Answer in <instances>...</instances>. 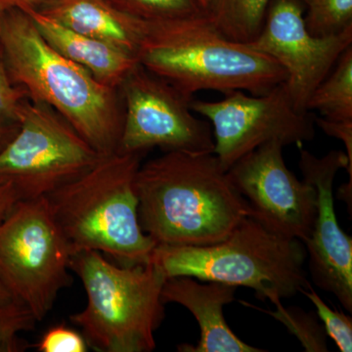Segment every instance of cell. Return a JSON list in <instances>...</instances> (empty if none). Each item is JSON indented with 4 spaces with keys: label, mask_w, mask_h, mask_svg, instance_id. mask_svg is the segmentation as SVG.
<instances>
[{
    "label": "cell",
    "mask_w": 352,
    "mask_h": 352,
    "mask_svg": "<svg viewBox=\"0 0 352 352\" xmlns=\"http://www.w3.org/2000/svg\"><path fill=\"white\" fill-rule=\"evenodd\" d=\"M190 107L212 126L214 154L226 170L271 141L302 148L315 136L314 116L295 107L284 82L261 95L236 90L221 100L193 99Z\"/></svg>",
    "instance_id": "cell-9"
},
{
    "label": "cell",
    "mask_w": 352,
    "mask_h": 352,
    "mask_svg": "<svg viewBox=\"0 0 352 352\" xmlns=\"http://www.w3.org/2000/svg\"><path fill=\"white\" fill-rule=\"evenodd\" d=\"M310 111H318L328 120H352V45L315 89L307 104Z\"/></svg>",
    "instance_id": "cell-18"
},
{
    "label": "cell",
    "mask_w": 352,
    "mask_h": 352,
    "mask_svg": "<svg viewBox=\"0 0 352 352\" xmlns=\"http://www.w3.org/2000/svg\"><path fill=\"white\" fill-rule=\"evenodd\" d=\"M300 293L303 294L316 309L318 318L324 324V330L336 342L340 351H352V319L339 310L333 309L324 302L320 296L311 287L307 286Z\"/></svg>",
    "instance_id": "cell-23"
},
{
    "label": "cell",
    "mask_w": 352,
    "mask_h": 352,
    "mask_svg": "<svg viewBox=\"0 0 352 352\" xmlns=\"http://www.w3.org/2000/svg\"><path fill=\"white\" fill-rule=\"evenodd\" d=\"M303 180L316 191V217L311 235L305 243L312 281L318 288L335 296L342 307L352 312V239L340 228L333 205V186L340 170H346L349 182L338 196L352 200V168L346 152L332 150L316 157L300 148Z\"/></svg>",
    "instance_id": "cell-13"
},
{
    "label": "cell",
    "mask_w": 352,
    "mask_h": 352,
    "mask_svg": "<svg viewBox=\"0 0 352 352\" xmlns=\"http://www.w3.org/2000/svg\"><path fill=\"white\" fill-rule=\"evenodd\" d=\"M272 303L276 310L263 311L282 322L289 332L298 338L305 351H328L325 330L319 325L317 317L312 312L307 314L296 307L286 308L282 305L281 300H274Z\"/></svg>",
    "instance_id": "cell-21"
},
{
    "label": "cell",
    "mask_w": 352,
    "mask_h": 352,
    "mask_svg": "<svg viewBox=\"0 0 352 352\" xmlns=\"http://www.w3.org/2000/svg\"><path fill=\"white\" fill-rule=\"evenodd\" d=\"M51 0H0L6 9L19 8L21 10L25 9L34 8L38 9V7L43 6V4L47 3Z\"/></svg>",
    "instance_id": "cell-28"
},
{
    "label": "cell",
    "mask_w": 352,
    "mask_h": 352,
    "mask_svg": "<svg viewBox=\"0 0 352 352\" xmlns=\"http://www.w3.org/2000/svg\"><path fill=\"white\" fill-rule=\"evenodd\" d=\"M120 12L145 23L189 19L206 15L199 0H106Z\"/></svg>",
    "instance_id": "cell-19"
},
{
    "label": "cell",
    "mask_w": 352,
    "mask_h": 352,
    "mask_svg": "<svg viewBox=\"0 0 352 352\" xmlns=\"http://www.w3.org/2000/svg\"><path fill=\"white\" fill-rule=\"evenodd\" d=\"M271 0H208L206 15L223 36L250 43L258 36Z\"/></svg>",
    "instance_id": "cell-17"
},
{
    "label": "cell",
    "mask_w": 352,
    "mask_h": 352,
    "mask_svg": "<svg viewBox=\"0 0 352 352\" xmlns=\"http://www.w3.org/2000/svg\"><path fill=\"white\" fill-rule=\"evenodd\" d=\"M0 52L11 80L31 100L56 111L102 156L117 152L124 122L119 89L60 54L19 8L0 16Z\"/></svg>",
    "instance_id": "cell-2"
},
{
    "label": "cell",
    "mask_w": 352,
    "mask_h": 352,
    "mask_svg": "<svg viewBox=\"0 0 352 352\" xmlns=\"http://www.w3.org/2000/svg\"><path fill=\"white\" fill-rule=\"evenodd\" d=\"M302 242L270 231L245 217L226 239L205 245H157L153 252L166 278L189 276L254 289L271 302L292 298L309 286Z\"/></svg>",
    "instance_id": "cell-5"
},
{
    "label": "cell",
    "mask_w": 352,
    "mask_h": 352,
    "mask_svg": "<svg viewBox=\"0 0 352 352\" xmlns=\"http://www.w3.org/2000/svg\"><path fill=\"white\" fill-rule=\"evenodd\" d=\"M19 197L10 185H0V222L11 212Z\"/></svg>",
    "instance_id": "cell-27"
},
{
    "label": "cell",
    "mask_w": 352,
    "mask_h": 352,
    "mask_svg": "<svg viewBox=\"0 0 352 352\" xmlns=\"http://www.w3.org/2000/svg\"><path fill=\"white\" fill-rule=\"evenodd\" d=\"M303 13L305 6L298 0H271L263 29L249 44L284 69L294 105L307 112L315 89L352 45V25L339 34L317 36L308 31Z\"/></svg>",
    "instance_id": "cell-12"
},
{
    "label": "cell",
    "mask_w": 352,
    "mask_h": 352,
    "mask_svg": "<svg viewBox=\"0 0 352 352\" xmlns=\"http://www.w3.org/2000/svg\"><path fill=\"white\" fill-rule=\"evenodd\" d=\"M36 346L39 352H85L89 349L82 333L66 325L48 329Z\"/></svg>",
    "instance_id": "cell-25"
},
{
    "label": "cell",
    "mask_w": 352,
    "mask_h": 352,
    "mask_svg": "<svg viewBox=\"0 0 352 352\" xmlns=\"http://www.w3.org/2000/svg\"><path fill=\"white\" fill-rule=\"evenodd\" d=\"M236 287L219 282L201 283L189 276L166 278L162 289L166 303H177L189 310L200 327L196 346L182 344V352H263L234 333L224 318L223 308L235 300Z\"/></svg>",
    "instance_id": "cell-14"
},
{
    "label": "cell",
    "mask_w": 352,
    "mask_h": 352,
    "mask_svg": "<svg viewBox=\"0 0 352 352\" xmlns=\"http://www.w3.org/2000/svg\"><path fill=\"white\" fill-rule=\"evenodd\" d=\"M101 157L56 111L28 97L17 131L0 148V185L12 186L20 200L41 198Z\"/></svg>",
    "instance_id": "cell-8"
},
{
    "label": "cell",
    "mask_w": 352,
    "mask_h": 352,
    "mask_svg": "<svg viewBox=\"0 0 352 352\" xmlns=\"http://www.w3.org/2000/svg\"><path fill=\"white\" fill-rule=\"evenodd\" d=\"M43 38L64 57L80 65L98 82L119 89L136 65L135 55L90 36L78 34L39 12L36 9H25Z\"/></svg>",
    "instance_id": "cell-15"
},
{
    "label": "cell",
    "mask_w": 352,
    "mask_h": 352,
    "mask_svg": "<svg viewBox=\"0 0 352 352\" xmlns=\"http://www.w3.org/2000/svg\"><path fill=\"white\" fill-rule=\"evenodd\" d=\"M27 92L11 80L0 52V143L19 126L21 111Z\"/></svg>",
    "instance_id": "cell-24"
},
{
    "label": "cell",
    "mask_w": 352,
    "mask_h": 352,
    "mask_svg": "<svg viewBox=\"0 0 352 352\" xmlns=\"http://www.w3.org/2000/svg\"><path fill=\"white\" fill-rule=\"evenodd\" d=\"M124 122L117 152L214 153L212 126L194 115L193 98L138 64L119 87Z\"/></svg>",
    "instance_id": "cell-10"
},
{
    "label": "cell",
    "mask_w": 352,
    "mask_h": 352,
    "mask_svg": "<svg viewBox=\"0 0 352 352\" xmlns=\"http://www.w3.org/2000/svg\"><path fill=\"white\" fill-rule=\"evenodd\" d=\"M283 148L271 141L241 157L227 171L247 201L250 217L272 232L305 244L316 217V191L289 170Z\"/></svg>",
    "instance_id": "cell-11"
},
{
    "label": "cell",
    "mask_w": 352,
    "mask_h": 352,
    "mask_svg": "<svg viewBox=\"0 0 352 352\" xmlns=\"http://www.w3.org/2000/svg\"><path fill=\"white\" fill-rule=\"evenodd\" d=\"M6 7H4L3 6H2L1 3H0V16H1V14L4 12V11H6Z\"/></svg>",
    "instance_id": "cell-31"
},
{
    "label": "cell",
    "mask_w": 352,
    "mask_h": 352,
    "mask_svg": "<svg viewBox=\"0 0 352 352\" xmlns=\"http://www.w3.org/2000/svg\"><path fill=\"white\" fill-rule=\"evenodd\" d=\"M307 9L305 22L317 36H332L352 25V0H298Z\"/></svg>",
    "instance_id": "cell-20"
},
{
    "label": "cell",
    "mask_w": 352,
    "mask_h": 352,
    "mask_svg": "<svg viewBox=\"0 0 352 352\" xmlns=\"http://www.w3.org/2000/svg\"><path fill=\"white\" fill-rule=\"evenodd\" d=\"M71 254L46 197L18 201L0 222V283L36 321L71 282Z\"/></svg>",
    "instance_id": "cell-7"
},
{
    "label": "cell",
    "mask_w": 352,
    "mask_h": 352,
    "mask_svg": "<svg viewBox=\"0 0 352 352\" xmlns=\"http://www.w3.org/2000/svg\"><path fill=\"white\" fill-rule=\"evenodd\" d=\"M36 10L72 31L113 44L135 56L147 25L106 0H51Z\"/></svg>",
    "instance_id": "cell-16"
},
{
    "label": "cell",
    "mask_w": 352,
    "mask_h": 352,
    "mask_svg": "<svg viewBox=\"0 0 352 352\" xmlns=\"http://www.w3.org/2000/svg\"><path fill=\"white\" fill-rule=\"evenodd\" d=\"M36 321L22 303L10 300L0 305V351H24L25 346L18 335L34 328Z\"/></svg>",
    "instance_id": "cell-22"
},
{
    "label": "cell",
    "mask_w": 352,
    "mask_h": 352,
    "mask_svg": "<svg viewBox=\"0 0 352 352\" xmlns=\"http://www.w3.org/2000/svg\"><path fill=\"white\" fill-rule=\"evenodd\" d=\"M69 270L82 280L85 307L69 316L88 347L100 352H151L164 319L166 277L156 263L113 264L91 250L72 252Z\"/></svg>",
    "instance_id": "cell-6"
},
{
    "label": "cell",
    "mask_w": 352,
    "mask_h": 352,
    "mask_svg": "<svg viewBox=\"0 0 352 352\" xmlns=\"http://www.w3.org/2000/svg\"><path fill=\"white\" fill-rule=\"evenodd\" d=\"M199 1H200L201 6H203V8L205 9L206 11L208 4V0H199Z\"/></svg>",
    "instance_id": "cell-30"
},
{
    "label": "cell",
    "mask_w": 352,
    "mask_h": 352,
    "mask_svg": "<svg viewBox=\"0 0 352 352\" xmlns=\"http://www.w3.org/2000/svg\"><path fill=\"white\" fill-rule=\"evenodd\" d=\"M136 58L189 98L205 90L264 94L287 78L272 58L226 38L207 15L147 23Z\"/></svg>",
    "instance_id": "cell-3"
},
{
    "label": "cell",
    "mask_w": 352,
    "mask_h": 352,
    "mask_svg": "<svg viewBox=\"0 0 352 352\" xmlns=\"http://www.w3.org/2000/svg\"><path fill=\"white\" fill-rule=\"evenodd\" d=\"M142 154L104 155L46 196L72 252L91 250L124 266L151 261L157 247L142 230L135 177Z\"/></svg>",
    "instance_id": "cell-4"
},
{
    "label": "cell",
    "mask_w": 352,
    "mask_h": 352,
    "mask_svg": "<svg viewBox=\"0 0 352 352\" xmlns=\"http://www.w3.org/2000/svg\"><path fill=\"white\" fill-rule=\"evenodd\" d=\"M314 122L327 135L344 143L352 168V120H332L323 117H314Z\"/></svg>",
    "instance_id": "cell-26"
},
{
    "label": "cell",
    "mask_w": 352,
    "mask_h": 352,
    "mask_svg": "<svg viewBox=\"0 0 352 352\" xmlns=\"http://www.w3.org/2000/svg\"><path fill=\"white\" fill-rule=\"evenodd\" d=\"M13 300L6 289L0 283V305Z\"/></svg>",
    "instance_id": "cell-29"
},
{
    "label": "cell",
    "mask_w": 352,
    "mask_h": 352,
    "mask_svg": "<svg viewBox=\"0 0 352 352\" xmlns=\"http://www.w3.org/2000/svg\"><path fill=\"white\" fill-rule=\"evenodd\" d=\"M135 190L141 228L157 245L214 244L250 217L214 153L166 152L140 164Z\"/></svg>",
    "instance_id": "cell-1"
}]
</instances>
